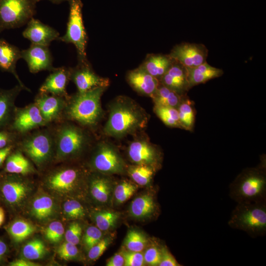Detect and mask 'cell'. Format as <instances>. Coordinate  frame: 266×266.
I'll use <instances>...</instances> for the list:
<instances>
[{
	"mask_svg": "<svg viewBox=\"0 0 266 266\" xmlns=\"http://www.w3.org/2000/svg\"><path fill=\"white\" fill-rule=\"evenodd\" d=\"M105 89L100 87L69 95L62 120L72 122L83 128L96 126L101 116L100 99Z\"/></svg>",
	"mask_w": 266,
	"mask_h": 266,
	"instance_id": "obj_1",
	"label": "cell"
},
{
	"mask_svg": "<svg viewBox=\"0 0 266 266\" xmlns=\"http://www.w3.org/2000/svg\"><path fill=\"white\" fill-rule=\"evenodd\" d=\"M147 121L141 108L129 99L121 98L112 104L104 131L109 136L121 137L144 128Z\"/></svg>",
	"mask_w": 266,
	"mask_h": 266,
	"instance_id": "obj_2",
	"label": "cell"
},
{
	"mask_svg": "<svg viewBox=\"0 0 266 266\" xmlns=\"http://www.w3.org/2000/svg\"><path fill=\"white\" fill-rule=\"evenodd\" d=\"M16 148L38 168L55 161V140L53 125L41 127L19 136Z\"/></svg>",
	"mask_w": 266,
	"mask_h": 266,
	"instance_id": "obj_3",
	"label": "cell"
},
{
	"mask_svg": "<svg viewBox=\"0 0 266 266\" xmlns=\"http://www.w3.org/2000/svg\"><path fill=\"white\" fill-rule=\"evenodd\" d=\"M265 166L264 161L243 170L229 186L230 198L236 203L266 202Z\"/></svg>",
	"mask_w": 266,
	"mask_h": 266,
	"instance_id": "obj_4",
	"label": "cell"
},
{
	"mask_svg": "<svg viewBox=\"0 0 266 266\" xmlns=\"http://www.w3.org/2000/svg\"><path fill=\"white\" fill-rule=\"evenodd\" d=\"M53 125L55 161L62 162L75 158L89 146V136L83 127L67 120H62Z\"/></svg>",
	"mask_w": 266,
	"mask_h": 266,
	"instance_id": "obj_5",
	"label": "cell"
},
{
	"mask_svg": "<svg viewBox=\"0 0 266 266\" xmlns=\"http://www.w3.org/2000/svg\"><path fill=\"white\" fill-rule=\"evenodd\" d=\"M228 224L251 237L264 236L266 233V202L237 203Z\"/></svg>",
	"mask_w": 266,
	"mask_h": 266,
	"instance_id": "obj_6",
	"label": "cell"
},
{
	"mask_svg": "<svg viewBox=\"0 0 266 266\" xmlns=\"http://www.w3.org/2000/svg\"><path fill=\"white\" fill-rule=\"evenodd\" d=\"M34 0H0V33L27 24L35 13Z\"/></svg>",
	"mask_w": 266,
	"mask_h": 266,
	"instance_id": "obj_7",
	"label": "cell"
},
{
	"mask_svg": "<svg viewBox=\"0 0 266 266\" xmlns=\"http://www.w3.org/2000/svg\"><path fill=\"white\" fill-rule=\"evenodd\" d=\"M69 13L65 34L59 37L63 42L72 43L75 46L80 63L88 62L86 49L87 34L82 17L83 4L80 0H68Z\"/></svg>",
	"mask_w": 266,
	"mask_h": 266,
	"instance_id": "obj_8",
	"label": "cell"
},
{
	"mask_svg": "<svg viewBox=\"0 0 266 266\" xmlns=\"http://www.w3.org/2000/svg\"><path fill=\"white\" fill-rule=\"evenodd\" d=\"M47 126L39 108L33 102L23 107H16L8 130L21 136Z\"/></svg>",
	"mask_w": 266,
	"mask_h": 266,
	"instance_id": "obj_9",
	"label": "cell"
},
{
	"mask_svg": "<svg viewBox=\"0 0 266 266\" xmlns=\"http://www.w3.org/2000/svg\"><path fill=\"white\" fill-rule=\"evenodd\" d=\"M81 170L74 167L63 166L51 171L45 181L48 187L54 191L67 193L75 188L82 178Z\"/></svg>",
	"mask_w": 266,
	"mask_h": 266,
	"instance_id": "obj_10",
	"label": "cell"
},
{
	"mask_svg": "<svg viewBox=\"0 0 266 266\" xmlns=\"http://www.w3.org/2000/svg\"><path fill=\"white\" fill-rule=\"evenodd\" d=\"M92 166L103 173H117L124 168L123 161L117 151L109 144L97 145L91 161Z\"/></svg>",
	"mask_w": 266,
	"mask_h": 266,
	"instance_id": "obj_11",
	"label": "cell"
},
{
	"mask_svg": "<svg viewBox=\"0 0 266 266\" xmlns=\"http://www.w3.org/2000/svg\"><path fill=\"white\" fill-rule=\"evenodd\" d=\"M33 102L37 106L42 117L48 126L62 120L66 98L38 92Z\"/></svg>",
	"mask_w": 266,
	"mask_h": 266,
	"instance_id": "obj_12",
	"label": "cell"
},
{
	"mask_svg": "<svg viewBox=\"0 0 266 266\" xmlns=\"http://www.w3.org/2000/svg\"><path fill=\"white\" fill-rule=\"evenodd\" d=\"M169 55L185 67H192L206 62L208 50L202 44L183 43L174 47Z\"/></svg>",
	"mask_w": 266,
	"mask_h": 266,
	"instance_id": "obj_13",
	"label": "cell"
},
{
	"mask_svg": "<svg viewBox=\"0 0 266 266\" xmlns=\"http://www.w3.org/2000/svg\"><path fill=\"white\" fill-rule=\"evenodd\" d=\"M70 80L76 85L78 92H84L95 88L105 87L109 85L108 79L96 74L88 62L80 63L74 68H69Z\"/></svg>",
	"mask_w": 266,
	"mask_h": 266,
	"instance_id": "obj_14",
	"label": "cell"
},
{
	"mask_svg": "<svg viewBox=\"0 0 266 266\" xmlns=\"http://www.w3.org/2000/svg\"><path fill=\"white\" fill-rule=\"evenodd\" d=\"M21 58L27 63L29 71L36 73L43 70L52 71L53 58L49 47L31 44L27 49L21 50Z\"/></svg>",
	"mask_w": 266,
	"mask_h": 266,
	"instance_id": "obj_15",
	"label": "cell"
},
{
	"mask_svg": "<svg viewBox=\"0 0 266 266\" xmlns=\"http://www.w3.org/2000/svg\"><path fill=\"white\" fill-rule=\"evenodd\" d=\"M22 34L32 44L48 47L53 41L58 40L60 37L57 31L33 17L28 22Z\"/></svg>",
	"mask_w": 266,
	"mask_h": 266,
	"instance_id": "obj_16",
	"label": "cell"
},
{
	"mask_svg": "<svg viewBox=\"0 0 266 266\" xmlns=\"http://www.w3.org/2000/svg\"><path fill=\"white\" fill-rule=\"evenodd\" d=\"M70 80L69 68L65 66L51 71L39 89V92L67 98L66 86Z\"/></svg>",
	"mask_w": 266,
	"mask_h": 266,
	"instance_id": "obj_17",
	"label": "cell"
},
{
	"mask_svg": "<svg viewBox=\"0 0 266 266\" xmlns=\"http://www.w3.org/2000/svg\"><path fill=\"white\" fill-rule=\"evenodd\" d=\"M21 58V50L17 46L0 38V70L11 73L24 90L31 92L20 79L16 70V63Z\"/></svg>",
	"mask_w": 266,
	"mask_h": 266,
	"instance_id": "obj_18",
	"label": "cell"
},
{
	"mask_svg": "<svg viewBox=\"0 0 266 266\" xmlns=\"http://www.w3.org/2000/svg\"><path fill=\"white\" fill-rule=\"evenodd\" d=\"M5 177L1 185V192L5 200L11 205L21 202L26 197L29 190L27 183L16 174Z\"/></svg>",
	"mask_w": 266,
	"mask_h": 266,
	"instance_id": "obj_19",
	"label": "cell"
},
{
	"mask_svg": "<svg viewBox=\"0 0 266 266\" xmlns=\"http://www.w3.org/2000/svg\"><path fill=\"white\" fill-rule=\"evenodd\" d=\"M130 85L138 93L151 98L160 84V80L148 73L141 66L127 75Z\"/></svg>",
	"mask_w": 266,
	"mask_h": 266,
	"instance_id": "obj_20",
	"label": "cell"
},
{
	"mask_svg": "<svg viewBox=\"0 0 266 266\" xmlns=\"http://www.w3.org/2000/svg\"><path fill=\"white\" fill-rule=\"evenodd\" d=\"M160 83L181 96H185L190 88L185 66L174 61L160 79Z\"/></svg>",
	"mask_w": 266,
	"mask_h": 266,
	"instance_id": "obj_21",
	"label": "cell"
},
{
	"mask_svg": "<svg viewBox=\"0 0 266 266\" xmlns=\"http://www.w3.org/2000/svg\"><path fill=\"white\" fill-rule=\"evenodd\" d=\"M22 90L19 84L9 89L0 88V130L8 129L16 107L15 100Z\"/></svg>",
	"mask_w": 266,
	"mask_h": 266,
	"instance_id": "obj_22",
	"label": "cell"
},
{
	"mask_svg": "<svg viewBox=\"0 0 266 266\" xmlns=\"http://www.w3.org/2000/svg\"><path fill=\"white\" fill-rule=\"evenodd\" d=\"M130 159L137 165H145L152 167L157 164L158 154L154 147L145 140L132 142L128 149Z\"/></svg>",
	"mask_w": 266,
	"mask_h": 266,
	"instance_id": "obj_23",
	"label": "cell"
},
{
	"mask_svg": "<svg viewBox=\"0 0 266 266\" xmlns=\"http://www.w3.org/2000/svg\"><path fill=\"white\" fill-rule=\"evenodd\" d=\"M4 165V171L10 174L25 175L36 172L29 159L16 147L8 155Z\"/></svg>",
	"mask_w": 266,
	"mask_h": 266,
	"instance_id": "obj_24",
	"label": "cell"
},
{
	"mask_svg": "<svg viewBox=\"0 0 266 266\" xmlns=\"http://www.w3.org/2000/svg\"><path fill=\"white\" fill-rule=\"evenodd\" d=\"M190 89L194 86L221 76L223 71L213 67L206 62L195 67H185Z\"/></svg>",
	"mask_w": 266,
	"mask_h": 266,
	"instance_id": "obj_25",
	"label": "cell"
},
{
	"mask_svg": "<svg viewBox=\"0 0 266 266\" xmlns=\"http://www.w3.org/2000/svg\"><path fill=\"white\" fill-rule=\"evenodd\" d=\"M174 61L169 55L151 54L146 58L141 66L150 74L160 80Z\"/></svg>",
	"mask_w": 266,
	"mask_h": 266,
	"instance_id": "obj_26",
	"label": "cell"
},
{
	"mask_svg": "<svg viewBox=\"0 0 266 266\" xmlns=\"http://www.w3.org/2000/svg\"><path fill=\"white\" fill-rule=\"evenodd\" d=\"M156 209L154 198L151 195L146 194L136 198L132 202L130 213L134 218L142 219L152 215Z\"/></svg>",
	"mask_w": 266,
	"mask_h": 266,
	"instance_id": "obj_27",
	"label": "cell"
},
{
	"mask_svg": "<svg viewBox=\"0 0 266 266\" xmlns=\"http://www.w3.org/2000/svg\"><path fill=\"white\" fill-rule=\"evenodd\" d=\"M184 96L179 95L160 83L152 98L155 105L170 106L177 108Z\"/></svg>",
	"mask_w": 266,
	"mask_h": 266,
	"instance_id": "obj_28",
	"label": "cell"
},
{
	"mask_svg": "<svg viewBox=\"0 0 266 266\" xmlns=\"http://www.w3.org/2000/svg\"><path fill=\"white\" fill-rule=\"evenodd\" d=\"M55 205L51 197L46 195L35 198L32 204V213L38 219L43 220L50 217L54 211Z\"/></svg>",
	"mask_w": 266,
	"mask_h": 266,
	"instance_id": "obj_29",
	"label": "cell"
},
{
	"mask_svg": "<svg viewBox=\"0 0 266 266\" xmlns=\"http://www.w3.org/2000/svg\"><path fill=\"white\" fill-rule=\"evenodd\" d=\"M111 191V184L107 179L98 177L92 180L91 194L97 201L101 203L106 202L109 199Z\"/></svg>",
	"mask_w": 266,
	"mask_h": 266,
	"instance_id": "obj_30",
	"label": "cell"
},
{
	"mask_svg": "<svg viewBox=\"0 0 266 266\" xmlns=\"http://www.w3.org/2000/svg\"><path fill=\"white\" fill-rule=\"evenodd\" d=\"M177 110L181 128L192 130L195 118L192 101L188 99H183Z\"/></svg>",
	"mask_w": 266,
	"mask_h": 266,
	"instance_id": "obj_31",
	"label": "cell"
},
{
	"mask_svg": "<svg viewBox=\"0 0 266 266\" xmlns=\"http://www.w3.org/2000/svg\"><path fill=\"white\" fill-rule=\"evenodd\" d=\"M35 230V227L29 222L18 220L11 224L8 228V232L13 239L19 242L31 235Z\"/></svg>",
	"mask_w": 266,
	"mask_h": 266,
	"instance_id": "obj_32",
	"label": "cell"
},
{
	"mask_svg": "<svg viewBox=\"0 0 266 266\" xmlns=\"http://www.w3.org/2000/svg\"><path fill=\"white\" fill-rule=\"evenodd\" d=\"M154 110L166 125L181 128L177 108L170 106L155 105Z\"/></svg>",
	"mask_w": 266,
	"mask_h": 266,
	"instance_id": "obj_33",
	"label": "cell"
},
{
	"mask_svg": "<svg viewBox=\"0 0 266 266\" xmlns=\"http://www.w3.org/2000/svg\"><path fill=\"white\" fill-rule=\"evenodd\" d=\"M47 252L43 242L34 238L27 243L23 247L22 254L25 258L33 260L42 258Z\"/></svg>",
	"mask_w": 266,
	"mask_h": 266,
	"instance_id": "obj_34",
	"label": "cell"
},
{
	"mask_svg": "<svg viewBox=\"0 0 266 266\" xmlns=\"http://www.w3.org/2000/svg\"><path fill=\"white\" fill-rule=\"evenodd\" d=\"M120 214L110 210H101L94 214V220L97 227L102 231L112 228L117 223Z\"/></svg>",
	"mask_w": 266,
	"mask_h": 266,
	"instance_id": "obj_35",
	"label": "cell"
},
{
	"mask_svg": "<svg viewBox=\"0 0 266 266\" xmlns=\"http://www.w3.org/2000/svg\"><path fill=\"white\" fill-rule=\"evenodd\" d=\"M129 173L135 182L138 185L145 186L151 181L154 171L153 167L151 166L137 165L130 167Z\"/></svg>",
	"mask_w": 266,
	"mask_h": 266,
	"instance_id": "obj_36",
	"label": "cell"
},
{
	"mask_svg": "<svg viewBox=\"0 0 266 266\" xmlns=\"http://www.w3.org/2000/svg\"><path fill=\"white\" fill-rule=\"evenodd\" d=\"M147 243V239L142 233L135 230H130L125 238L124 244L128 251L141 252Z\"/></svg>",
	"mask_w": 266,
	"mask_h": 266,
	"instance_id": "obj_37",
	"label": "cell"
},
{
	"mask_svg": "<svg viewBox=\"0 0 266 266\" xmlns=\"http://www.w3.org/2000/svg\"><path fill=\"white\" fill-rule=\"evenodd\" d=\"M136 187L132 183L124 181L118 184L114 191V197L116 202L122 203L129 200L135 193Z\"/></svg>",
	"mask_w": 266,
	"mask_h": 266,
	"instance_id": "obj_38",
	"label": "cell"
},
{
	"mask_svg": "<svg viewBox=\"0 0 266 266\" xmlns=\"http://www.w3.org/2000/svg\"><path fill=\"white\" fill-rule=\"evenodd\" d=\"M63 209L65 214L69 219H81L85 216L83 206L79 202L74 200L66 201L64 204Z\"/></svg>",
	"mask_w": 266,
	"mask_h": 266,
	"instance_id": "obj_39",
	"label": "cell"
},
{
	"mask_svg": "<svg viewBox=\"0 0 266 266\" xmlns=\"http://www.w3.org/2000/svg\"><path fill=\"white\" fill-rule=\"evenodd\" d=\"M65 230L63 224L59 221L51 222L46 228L45 237L51 242H58L62 238Z\"/></svg>",
	"mask_w": 266,
	"mask_h": 266,
	"instance_id": "obj_40",
	"label": "cell"
},
{
	"mask_svg": "<svg viewBox=\"0 0 266 266\" xmlns=\"http://www.w3.org/2000/svg\"><path fill=\"white\" fill-rule=\"evenodd\" d=\"M102 233L98 227H89L83 237V243L87 250H89L92 246L99 242L101 239Z\"/></svg>",
	"mask_w": 266,
	"mask_h": 266,
	"instance_id": "obj_41",
	"label": "cell"
},
{
	"mask_svg": "<svg viewBox=\"0 0 266 266\" xmlns=\"http://www.w3.org/2000/svg\"><path fill=\"white\" fill-rule=\"evenodd\" d=\"M161 248L157 244L148 247L143 254L145 263L152 266H158L161 259Z\"/></svg>",
	"mask_w": 266,
	"mask_h": 266,
	"instance_id": "obj_42",
	"label": "cell"
},
{
	"mask_svg": "<svg viewBox=\"0 0 266 266\" xmlns=\"http://www.w3.org/2000/svg\"><path fill=\"white\" fill-rule=\"evenodd\" d=\"M111 241L112 239L109 237L102 238L89 250V258L96 260L100 258L111 243Z\"/></svg>",
	"mask_w": 266,
	"mask_h": 266,
	"instance_id": "obj_43",
	"label": "cell"
},
{
	"mask_svg": "<svg viewBox=\"0 0 266 266\" xmlns=\"http://www.w3.org/2000/svg\"><path fill=\"white\" fill-rule=\"evenodd\" d=\"M82 234V228L77 222H72L69 226L65 233V238L66 241L73 244H78Z\"/></svg>",
	"mask_w": 266,
	"mask_h": 266,
	"instance_id": "obj_44",
	"label": "cell"
},
{
	"mask_svg": "<svg viewBox=\"0 0 266 266\" xmlns=\"http://www.w3.org/2000/svg\"><path fill=\"white\" fill-rule=\"evenodd\" d=\"M57 252L60 258L68 260L76 257L78 250L76 245L66 241L60 246Z\"/></svg>",
	"mask_w": 266,
	"mask_h": 266,
	"instance_id": "obj_45",
	"label": "cell"
},
{
	"mask_svg": "<svg viewBox=\"0 0 266 266\" xmlns=\"http://www.w3.org/2000/svg\"><path fill=\"white\" fill-rule=\"evenodd\" d=\"M125 266H142L145 264L143 254L141 252L125 251L122 253Z\"/></svg>",
	"mask_w": 266,
	"mask_h": 266,
	"instance_id": "obj_46",
	"label": "cell"
},
{
	"mask_svg": "<svg viewBox=\"0 0 266 266\" xmlns=\"http://www.w3.org/2000/svg\"><path fill=\"white\" fill-rule=\"evenodd\" d=\"M19 135L8 129L0 130V149L11 145L16 144Z\"/></svg>",
	"mask_w": 266,
	"mask_h": 266,
	"instance_id": "obj_47",
	"label": "cell"
},
{
	"mask_svg": "<svg viewBox=\"0 0 266 266\" xmlns=\"http://www.w3.org/2000/svg\"><path fill=\"white\" fill-rule=\"evenodd\" d=\"M173 256L170 253L167 248L162 246L161 259L158 266H181Z\"/></svg>",
	"mask_w": 266,
	"mask_h": 266,
	"instance_id": "obj_48",
	"label": "cell"
},
{
	"mask_svg": "<svg viewBox=\"0 0 266 266\" xmlns=\"http://www.w3.org/2000/svg\"><path fill=\"white\" fill-rule=\"evenodd\" d=\"M125 260L122 254L116 253L109 258L106 262L107 266H124Z\"/></svg>",
	"mask_w": 266,
	"mask_h": 266,
	"instance_id": "obj_49",
	"label": "cell"
},
{
	"mask_svg": "<svg viewBox=\"0 0 266 266\" xmlns=\"http://www.w3.org/2000/svg\"><path fill=\"white\" fill-rule=\"evenodd\" d=\"M15 147L16 144H14L0 149V168L4 165L6 158Z\"/></svg>",
	"mask_w": 266,
	"mask_h": 266,
	"instance_id": "obj_50",
	"label": "cell"
},
{
	"mask_svg": "<svg viewBox=\"0 0 266 266\" xmlns=\"http://www.w3.org/2000/svg\"><path fill=\"white\" fill-rule=\"evenodd\" d=\"M11 266H37L38 265L33 262L30 260L24 259H19L14 260L9 263Z\"/></svg>",
	"mask_w": 266,
	"mask_h": 266,
	"instance_id": "obj_51",
	"label": "cell"
},
{
	"mask_svg": "<svg viewBox=\"0 0 266 266\" xmlns=\"http://www.w3.org/2000/svg\"><path fill=\"white\" fill-rule=\"evenodd\" d=\"M7 249L6 244L3 241L0 240V260L6 252Z\"/></svg>",
	"mask_w": 266,
	"mask_h": 266,
	"instance_id": "obj_52",
	"label": "cell"
},
{
	"mask_svg": "<svg viewBox=\"0 0 266 266\" xmlns=\"http://www.w3.org/2000/svg\"><path fill=\"white\" fill-rule=\"evenodd\" d=\"M4 212L2 208L0 207V226L2 224L4 220Z\"/></svg>",
	"mask_w": 266,
	"mask_h": 266,
	"instance_id": "obj_53",
	"label": "cell"
},
{
	"mask_svg": "<svg viewBox=\"0 0 266 266\" xmlns=\"http://www.w3.org/2000/svg\"><path fill=\"white\" fill-rule=\"evenodd\" d=\"M66 0H52L51 2L55 4H60L62 3V2L66 1Z\"/></svg>",
	"mask_w": 266,
	"mask_h": 266,
	"instance_id": "obj_54",
	"label": "cell"
},
{
	"mask_svg": "<svg viewBox=\"0 0 266 266\" xmlns=\"http://www.w3.org/2000/svg\"><path fill=\"white\" fill-rule=\"evenodd\" d=\"M36 2H37L40 0H34ZM50 0V1H51L52 0Z\"/></svg>",
	"mask_w": 266,
	"mask_h": 266,
	"instance_id": "obj_55",
	"label": "cell"
}]
</instances>
